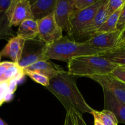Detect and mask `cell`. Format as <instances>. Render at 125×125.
Returning <instances> with one entry per match:
<instances>
[{
	"instance_id": "6da1fadb",
	"label": "cell",
	"mask_w": 125,
	"mask_h": 125,
	"mask_svg": "<svg viewBox=\"0 0 125 125\" xmlns=\"http://www.w3.org/2000/svg\"><path fill=\"white\" fill-rule=\"evenodd\" d=\"M46 89L54 95L62 104L66 111L91 114L94 109L90 107L79 91L74 76L63 70L55 78L50 79Z\"/></svg>"
},
{
	"instance_id": "7a4b0ae2",
	"label": "cell",
	"mask_w": 125,
	"mask_h": 125,
	"mask_svg": "<svg viewBox=\"0 0 125 125\" xmlns=\"http://www.w3.org/2000/svg\"><path fill=\"white\" fill-rule=\"evenodd\" d=\"M103 51L84 42H78L63 36L57 41L46 46L45 56L47 59H54L68 63L72 59L85 55H98Z\"/></svg>"
},
{
	"instance_id": "3957f363",
	"label": "cell",
	"mask_w": 125,
	"mask_h": 125,
	"mask_svg": "<svg viewBox=\"0 0 125 125\" xmlns=\"http://www.w3.org/2000/svg\"><path fill=\"white\" fill-rule=\"evenodd\" d=\"M67 63V72L74 77L89 78L94 75L111 74L118 67L99 55H85L74 57Z\"/></svg>"
},
{
	"instance_id": "277c9868",
	"label": "cell",
	"mask_w": 125,
	"mask_h": 125,
	"mask_svg": "<svg viewBox=\"0 0 125 125\" xmlns=\"http://www.w3.org/2000/svg\"><path fill=\"white\" fill-rule=\"evenodd\" d=\"M106 0H98L90 7L71 14L67 34L70 39L77 42L82 31L90 23L100 7Z\"/></svg>"
},
{
	"instance_id": "5b68a950",
	"label": "cell",
	"mask_w": 125,
	"mask_h": 125,
	"mask_svg": "<svg viewBox=\"0 0 125 125\" xmlns=\"http://www.w3.org/2000/svg\"><path fill=\"white\" fill-rule=\"evenodd\" d=\"M46 46L39 39L25 41L18 65L24 69L39 61L47 60L45 56Z\"/></svg>"
},
{
	"instance_id": "8992f818",
	"label": "cell",
	"mask_w": 125,
	"mask_h": 125,
	"mask_svg": "<svg viewBox=\"0 0 125 125\" xmlns=\"http://www.w3.org/2000/svg\"><path fill=\"white\" fill-rule=\"evenodd\" d=\"M39 39L49 45L63 37V31L57 25L54 13L37 21Z\"/></svg>"
},
{
	"instance_id": "52a82bcc",
	"label": "cell",
	"mask_w": 125,
	"mask_h": 125,
	"mask_svg": "<svg viewBox=\"0 0 125 125\" xmlns=\"http://www.w3.org/2000/svg\"><path fill=\"white\" fill-rule=\"evenodd\" d=\"M16 0H0V40H9L15 37L11 24Z\"/></svg>"
},
{
	"instance_id": "ba28073f",
	"label": "cell",
	"mask_w": 125,
	"mask_h": 125,
	"mask_svg": "<svg viewBox=\"0 0 125 125\" xmlns=\"http://www.w3.org/2000/svg\"><path fill=\"white\" fill-rule=\"evenodd\" d=\"M90 79L97 83L111 92L117 100L125 104V83L121 81L111 74L94 75L89 76Z\"/></svg>"
},
{
	"instance_id": "9c48e42d",
	"label": "cell",
	"mask_w": 125,
	"mask_h": 125,
	"mask_svg": "<svg viewBox=\"0 0 125 125\" xmlns=\"http://www.w3.org/2000/svg\"><path fill=\"white\" fill-rule=\"evenodd\" d=\"M121 32L96 34L84 43L101 51H106L117 47L119 44Z\"/></svg>"
},
{
	"instance_id": "30bf717a",
	"label": "cell",
	"mask_w": 125,
	"mask_h": 125,
	"mask_svg": "<svg viewBox=\"0 0 125 125\" xmlns=\"http://www.w3.org/2000/svg\"><path fill=\"white\" fill-rule=\"evenodd\" d=\"M107 2L108 0H106L103 4L100 7L90 23L82 31L77 40L78 42H84L94 36L99 28L107 20L109 17L107 13Z\"/></svg>"
},
{
	"instance_id": "8fae6325",
	"label": "cell",
	"mask_w": 125,
	"mask_h": 125,
	"mask_svg": "<svg viewBox=\"0 0 125 125\" xmlns=\"http://www.w3.org/2000/svg\"><path fill=\"white\" fill-rule=\"evenodd\" d=\"M72 13V0H57L54 17L57 25L62 31L67 32L70 17Z\"/></svg>"
},
{
	"instance_id": "7c38bea8",
	"label": "cell",
	"mask_w": 125,
	"mask_h": 125,
	"mask_svg": "<svg viewBox=\"0 0 125 125\" xmlns=\"http://www.w3.org/2000/svg\"><path fill=\"white\" fill-rule=\"evenodd\" d=\"M104 96V109L112 112L118 123L125 124V104L117 100L111 92L102 89Z\"/></svg>"
},
{
	"instance_id": "4fadbf2b",
	"label": "cell",
	"mask_w": 125,
	"mask_h": 125,
	"mask_svg": "<svg viewBox=\"0 0 125 125\" xmlns=\"http://www.w3.org/2000/svg\"><path fill=\"white\" fill-rule=\"evenodd\" d=\"M24 43V39L18 36L13 37L8 40L7 43L0 52V55L9 57L12 62L18 64L21 59Z\"/></svg>"
},
{
	"instance_id": "5bb4252c",
	"label": "cell",
	"mask_w": 125,
	"mask_h": 125,
	"mask_svg": "<svg viewBox=\"0 0 125 125\" xmlns=\"http://www.w3.org/2000/svg\"><path fill=\"white\" fill-rule=\"evenodd\" d=\"M23 70L27 72L40 73L48 77L50 79L55 78L58 75L59 73L65 70L63 67L52 63L48 59L39 61Z\"/></svg>"
},
{
	"instance_id": "9a60e30c",
	"label": "cell",
	"mask_w": 125,
	"mask_h": 125,
	"mask_svg": "<svg viewBox=\"0 0 125 125\" xmlns=\"http://www.w3.org/2000/svg\"><path fill=\"white\" fill-rule=\"evenodd\" d=\"M57 0L29 1L32 14L35 21L53 14Z\"/></svg>"
},
{
	"instance_id": "2e32d148",
	"label": "cell",
	"mask_w": 125,
	"mask_h": 125,
	"mask_svg": "<svg viewBox=\"0 0 125 125\" xmlns=\"http://www.w3.org/2000/svg\"><path fill=\"white\" fill-rule=\"evenodd\" d=\"M29 19L34 20L29 1L16 0L11 21L12 26H19L24 20Z\"/></svg>"
},
{
	"instance_id": "e0dca14e",
	"label": "cell",
	"mask_w": 125,
	"mask_h": 125,
	"mask_svg": "<svg viewBox=\"0 0 125 125\" xmlns=\"http://www.w3.org/2000/svg\"><path fill=\"white\" fill-rule=\"evenodd\" d=\"M17 34V36L25 41L36 39L39 34L37 21L32 19L24 20L18 26Z\"/></svg>"
},
{
	"instance_id": "ac0fdd59",
	"label": "cell",
	"mask_w": 125,
	"mask_h": 125,
	"mask_svg": "<svg viewBox=\"0 0 125 125\" xmlns=\"http://www.w3.org/2000/svg\"><path fill=\"white\" fill-rule=\"evenodd\" d=\"M98 55L118 66H125V44L103 51Z\"/></svg>"
},
{
	"instance_id": "d6986e66",
	"label": "cell",
	"mask_w": 125,
	"mask_h": 125,
	"mask_svg": "<svg viewBox=\"0 0 125 125\" xmlns=\"http://www.w3.org/2000/svg\"><path fill=\"white\" fill-rule=\"evenodd\" d=\"M25 75L24 70L17 63H13L6 70L4 74L0 78V82H9L12 80L19 81Z\"/></svg>"
},
{
	"instance_id": "ffe728a7",
	"label": "cell",
	"mask_w": 125,
	"mask_h": 125,
	"mask_svg": "<svg viewBox=\"0 0 125 125\" xmlns=\"http://www.w3.org/2000/svg\"><path fill=\"white\" fill-rule=\"evenodd\" d=\"M94 119L104 125H118V121L115 115L112 112L107 110L103 109L101 111H96L94 109L91 114Z\"/></svg>"
},
{
	"instance_id": "44dd1931",
	"label": "cell",
	"mask_w": 125,
	"mask_h": 125,
	"mask_svg": "<svg viewBox=\"0 0 125 125\" xmlns=\"http://www.w3.org/2000/svg\"><path fill=\"white\" fill-rule=\"evenodd\" d=\"M122 8L118 9V10H117L114 13L109 16L107 17V20L104 21V23L99 28L96 34L111 32H115L118 31L117 29V24Z\"/></svg>"
},
{
	"instance_id": "7402d4cb",
	"label": "cell",
	"mask_w": 125,
	"mask_h": 125,
	"mask_svg": "<svg viewBox=\"0 0 125 125\" xmlns=\"http://www.w3.org/2000/svg\"><path fill=\"white\" fill-rule=\"evenodd\" d=\"M97 1L98 0H72V13L83 10Z\"/></svg>"
},
{
	"instance_id": "603a6c76",
	"label": "cell",
	"mask_w": 125,
	"mask_h": 125,
	"mask_svg": "<svg viewBox=\"0 0 125 125\" xmlns=\"http://www.w3.org/2000/svg\"><path fill=\"white\" fill-rule=\"evenodd\" d=\"M24 73H25V75L28 76L35 83L43 85L45 87L48 86L50 84V79L40 73H36V72H27V71H24Z\"/></svg>"
},
{
	"instance_id": "cb8c5ba5",
	"label": "cell",
	"mask_w": 125,
	"mask_h": 125,
	"mask_svg": "<svg viewBox=\"0 0 125 125\" xmlns=\"http://www.w3.org/2000/svg\"><path fill=\"white\" fill-rule=\"evenodd\" d=\"M125 3V0H108L107 2V13L111 15L118 9L122 8Z\"/></svg>"
},
{
	"instance_id": "d4e9b609",
	"label": "cell",
	"mask_w": 125,
	"mask_h": 125,
	"mask_svg": "<svg viewBox=\"0 0 125 125\" xmlns=\"http://www.w3.org/2000/svg\"><path fill=\"white\" fill-rule=\"evenodd\" d=\"M125 28V3L122 7L117 24V30L122 32Z\"/></svg>"
},
{
	"instance_id": "484cf974",
	"label": "cell",
	"mask_w": 125,
	"mask_h": 125,
	"mask_svg": "<svg viewBox=\"0 0 125 125\" xmlns=\"http://www.w3.org/2000/svg\"><path fill=\"white\" fill-rule=\"evenodd\" d=\"M111 74L117 78V79L120 80L121 81L125 83V69L124 68L118 66V67H117L115 69L112 71Z\"/></svg>"
},
{
	"instance_id": "4316f807",
	"label": "cell",
	"mask_w": 125,
	"mask_h": 125,
	"mask_svg": "<svg viewBox=\"0 0 125 125\" xmlns=\"http://www.w3.org/2000/svg\"><path fill=\"white\" fill-rule=\"evenodd\" d=\"M9 82H0V101L6 102L5 98L7 94Z\"/></svg>"
},
{
	"instance_id": "83f0119b",
	"label": "cell",
	"mask_w": 125,
	"mask_h": 125,
	"mask_svg": "<svg viewBox=\"0 0 125 125\" xmlns=\"http://www.w3.org/2000/svg\"><path fill=\"white\" fill-rule=\"evenodd\" d=\"M63 125H76L75 118L73 112L71 111H67Z\"/></svg>"
},
{
	"instance_id": "f1b7e54d",
	"label": "cell",
	"mask_w": 125,
	"mask_h": 125,
	"mask_svg": "<svg viewBox=\"0 0 125 125\" xmlns=\"http://www.w3.org/2000/svg\"><path fill=\"white\" fill-rule=\"evenodd\" d=\"M13 63H14L13 62H9V61H4L0 63V78L4 74L6 70Z\"/></svg>"
},
{
	"instance_id": "f546056e",
	"label": "cell",
	"mask_w": 125,
	"mask_h": 125,
	"mask_svg": "<svg viewBox=\"0 0 125 125\" xmlns=\"http://www.w3.org/2000/svg\"><path fill=\"white\" fill-rule=\"evenodd\" d=\"M73 113L74 114V118H75L76 124V125H87L86 122H85V120L83 118L82 115L79 114L77 113V112H73Z\"/></svg>"
},
{
	"instance_id": "4dcf8cb0",
	"label": "cell",
	"mask_w": 125,
	"mask_h": 125,
	"mask_svg": "<svg viewBox=\"0 0 125 125\" xmlns=\"http://www.w3.org/2000/svg\"><path fill=\"white\" fill-rule=\"evenodd\" d=\"M123 43H125V29L121 32L120 36L119 39V44H118V45Z\"/></svg>"
},
{
	"instance_id": "1f68e13d",
	"label": "cell",
	"mask_w": 125,
	"mask_h": 125,
	"mask_svg": "<svg viewBox=\"0 0 125 125\" xmlns=\"http://www.w3.org/2000/svg\"><path fill=\"white\" fill-rule=\"evenodd\" d=\"M94 125H103L102 123H100L99 121H98L97 120L94 119Z\"/></svg>"
},
{
	"instance_id": "d6a6232c",
	"label": "cell",
	"mask_w": 125,
	"mask_h": 125,
	"mask_svg": "<svg viewBox=\"0 0 125 125\" xmlns=\"http://www.w3.org/2000/svg\"><path fill=\"white\" fill-rule=\"evenodd\" d=\"M0 125H7V123H6V122H5L3 120H2L1 118H0Z\"/></svg>"
},
{
	"instance_id": "836d02e7",
	"label": "cell",
	"mask_w": 125,
	"mask_h": 125,
	"mask_svg": "<svg viewBox=\"0 0 125 125\" xmlns=\"http://www.w3.org/2000/svg\"><path fill=\"white\" fill-rule=\"evenodd\" d=\"M120 67H122L123 68H124V69H125V66H120Z\"/></svg>"
},
{
	"instance_id": "e575fe53",
	"label": "cell",
	"mask_w": 125,
	"mask_h": 125,
	"mask_svg": "<svg viewBox=\"0 0 125 125\" xmlns=\"http://www.w3.org/2000/svg\"><path fill=\"white\" fill-rule=\"evenodd\" d=\"M0 61H1V55H0ZM1 63V62H0Z\"/></svg>"
},
{
	"instance_id": "d590c367",
	"label": "cell",
	"mask_w": 125,
	"mask_h": 125,
	"mask_svg": "<svg viewBox=\"0 0 125 125\" xmlns=\"http://www.w3.org/2000/svg\"><path fill=\"white\" fill-rule=\"evenodd\" d=\"M123 44H125V43H123ZM120 45H121V44H120Z\"/></svg>"
}]
</instances>
